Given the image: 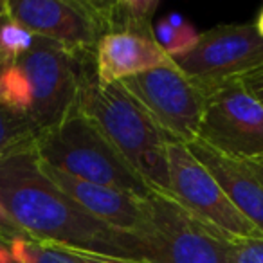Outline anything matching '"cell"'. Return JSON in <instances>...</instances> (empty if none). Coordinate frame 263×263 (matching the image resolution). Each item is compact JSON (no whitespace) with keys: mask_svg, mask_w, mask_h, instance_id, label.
<instances>
[{"mask_svg":"<svg viewBox=\"0 0 263 263\" xmlns=\"http://www.w3.org/2000/svg\"><path fill=\"white\" fill-rule=\"evenodd\" d=\"M8 63H9V62H6V60L2 58V56H0V76H2V72H4V69H6V67H8Z\"/></svg>","mask_w":263,"mask_h":263,"instance_id":"484cf974","label":"cell"},{"mask_svg":"<svg viewBox=\"0 0 263 263\" xmlns=\"http://www.w3.org/2000/svg\"><path fill=\"white\" fill-rule=\"evenodd\" d=\"M42 161V159H40ZM45 175L81 209L99 222L114 227L123 233L141 238L148 229V211L144 198L126 191L114 190L108 186H99L87 180L76 179L65 172L52 168L42 161ZM141 241V240H139Z\"/></svg>","mask_w":263,"mask_h":263,"instance_id":"8fae6325","label":"cell"},{"mask_svg":"<svg viewBox=\"0 0 263 263\" xmlns=\"http://www.w3.org/2000/svg\"><path fill=\"white\" fill-rule=\"evenodd\" d=\"M229 263H263V234L231 238Z\"/></svg>","mask_w":263,"mask_h":263,"instance_id":"d6986e66","label":"cell"},{"mask_svg":"<svg viewBox=\"0 0 263 263\" xmlns=\"http://www.w3.org/2000/svg\"><path fill=\"white\" fill-rule=\"evenodd\" d=\"M11 240L13 238L0 233V263H18L11 249Z\"/></svg>","mask_w":263,"mask_h":263,"instance_id":"603a6c76","label":"cell"},{"mask_svg":"<svg viewBox=\"0 0 263 263\" xmlns=\"http://www.w3.org/2000/svg\"><path fill=\"white\" fill-rule=\"evenodd\" d=\"M157 40H148L136 34H103L96 47V74L101 85L121 83L141 72L172 65Z\"/></svg>","mask_w":263,"mask_h":263,"instance_id":"4fadbf2b","label":"cell"},{"mask_svg":"<svg viewBox=\"0 0 263 263\" xmlns=\"http://www.w3.org/2000/svg\"><path fill=\"white\" fill-rule=\"evenodd\" d=\"M155 40L172 60L187 54L197 45L198 33L180 13H170L154 26Z\"/></svg>","mask_w":263,"mask_h":263,"instance_id":"9a60e30c","label":"cell"},{"mask_svg":"<svg viewBox=\"0 0 263 263\" xmlns=\"http://www.w3.org/2000/svg\"><path fill=\"white\" fill-rule=\"evenodd\" d=\"M11 63L26 80L29 117L40 132L76 108L81 87L96 74V52H72L42 36H36L29 52Z\"/></svg>","mask_w":263,"mask_h":263,"instance_id":"5b68a950","label":"cell"},{"mask_svg":"<svg viewBox=\"0 0 263 263\" xmlns=\"http://www.w3.org/2000/svg\"><path fill=\"white\" fill-rule=\"evenodd\" d=\"M6 15H8V11H6V0H4V2L0 0V18H2V16H6Z\"/></svg>","mask_w":263,"mask_h":263,"instance_id":"d4e9b609","label":"cell"},{"mask_svg":"<svg viewBox=\"0 0 263 263\" xmlns=\"http://www.w3.org/2000/svg\"><path fill=\"white\" fill-rule=\"evenodd\" d=\"M38 134L40 130L29 116L0 103V157L20 146L34 143Z\"/></svg>","mask_w":263,"mask_h":263,"instance_id":"2e32d148","label":"cell"},{"mask_svg":"<svg viewBox=\"0 0 263 263\" xmlns=\"http://www.w3.org/2000/svg\"><path fill=\"white\" fill-rule=\"evenodd\" d=\"M0 233L6 234V236H9V238L26 236V234L18 229V226L11 220V216L6 213V209L2 208V205H0Z\"/></svg>","mask_w":263,"mask_h":263,"instance_id":"7402d4cb","label":"cell"},{"mask_svg":"<svg viewBox=\"0 0 263 263\" xmlns=\"http://www.w3.org/2000/svg\"><path fill=\"white\" fill-rule=\"evenodd\" d=\"M36 42V34L27 27L9 18L8 15L0 20V56L6 62H16L20 56L29 52Z\"/></svg>","mask_w":263,"mask_h":263,"instance_id":"ac0fdd59","label":"cell"},{"mask_svg":"<svg viewBox=\"0 0 263 263\" xmlns=\"http://www.w3.org/2000/svg\"><path fill=\"white\" fill-rule=\"evenodd\" d=\"M0 205L34 240L144 263L139 238L90 216L45 175L34 143L0 157Z\"/></svg>","mask_w":263,"mask_h":263,"instance_id":"6da1fadb","label":"cell"},{"mask_svg":"<svg viewBox=\"0 0 263 263\" xmlns=\"http://www.w3.org/2000/svg\"><path fill=\"white\" fill-rule=\"evenodd\" d=\"M8 16L72 52H96L105 34L99 0H6Z\"/></svg>","mask_w":263,"mask_h":263,"instance_id":"30bf717a","label":"cell"},{"mask_svg":"<svg viewBox=\"0 0 263 263\" xmlns=\"http://www.w3.org/2000/svg\"><path fill=\"white\" fill-rule=\"evenodd\" d=\"M62 247V245H60ZM74 254L81 263H139V261H128V259H119V258H110V256H101V254H94V252L88 251H81V249H70V247H63Z\"/></svg>","mask_w":263,"mask_h":263,"instance_id":"44dd1931","label":"cell"},{"mask_svg":"<svg viewBox=\"0 0 263 263\" xmlns=\"http://www.w3.org/2000/svg\"><path fill=\"white\" fill-rule=\"evenodd\" d=\"M99 9H101L105 34L124 33L155 40L152 20L159 9L157 0H114V2L99 0Z\"/></svg>","mask_w":263,"mask_h":263,"instance_id":"5bb4252c","label":"cell"},{"mask_svg":"<svg viewBox=\"0 0 263 263\" xmlns=\"http://www.w3.org/2000/svg\"><path fill=\"white\" fill-rule=\"evenodd\" d=\"M34 146L45 164L76 179L126 191L141 198L150 191V184L80 106L70 110L58 124L40 132Z\"/></svg>","mask_w":263,"mask_h":263,"instance_id":"3957f363","label":"cell"},{"mask_svg":"<svg viewBox=\"0 0 263 263\" xmlns=\"http://www.w3.org/2000/svg\"><path fill=\"white\" fill-rule=\"evenodd\" d=\"M241 85L245 87V90L263 106V63L256 69H252L251 72L243 74L240 78Z\"/></svg>","mask_w":263,"mask_h":263,"instance_id":"ffe728a7","label":"cell"},{"mask_svg":"<svg viewBox=\"0 0 263 263\" xmlns=\"http://www.w3.org/2000/svg\"><path fill=\"white\" fill-rule=\"evenodd\" d=\"M11 249L18 263H81L67 249L29 236L13 238Z\"/></svg>","mask_w":263,"mask_h":263,"instance_id":"e0dca14e","label":"cell"},{"mask_svg":"<svg viewBox=\"0 0 263 263\" xmlns=\"http://www.w3.org/2000/svg\"><path fill=\"white\" fill-rule=\"evenodd\" d=\"M2 18H4V16H2ZM2 18H0V20H2Z\"/></svg>","mask_w":263,"mask_h":263,"instance_id":"4316f807","label":"cell"},{"mask_svg":"<svg viewBox=\"0 0 263 263\" xmlns=\"http://www.w3.org/2000/svg\"><path fill=\"white\" fill-rule=\"evenodd\" d=\"M254 27H256V31H258L259 36L263 38V8L259 9L258 16H256V20H254Z\"/></svg>","mask_w":263,"mask_h":263,"instance_id":"cb8c5ba5","label":"cell"},{"mask_svg":"<svg viewBox=\"0 0 263 263\" xmlns=\"http://www.w3.org/2000/svg\"><path fill=\"white\" fill-rule=\"evenodd\" d=\"M191 154L211 172L238 211L263 233V155L249 159L229 157L195 139Z\"/></svg>","mask_w":263,"mask_h":263,"instance_id":"7c38bea8","label":"cell"},{"mask_svg":"<svg viewBox=\"0 0 263 263\" xmlns=\"http://www.w3.org/2000/svg\"><path fill=\"white\" fill-rule=\"evenodd\" d=\"M144 202V263H229L233 234L191 213L170 191L150 186Z\"/></svg>","mask_w":263,"mask_h":263,"instance_id":"277c9868","label":"cell"},{"mask_svg":"<svg viewBox=\"0 0 263 263\" xmlns=\"http://www.w3.org/2000/svg\"><path fill=\"white\" fill-rule=\"evenodd\" d=\"M170 193L191 213L233 236L263 234L231 202L218 180L191 154L186 143L168 139Z\"/></svg>","mask_w":263,"mask_h":263,"instance_id":"9c48e42d","label":"cell"},{"mask_svg":"<svg viewBox=\"0 0 263 263\" xmlns=\"http://www.w3.org/2000/svg\"><path fill=\"white\" fill-rule=\"evenodd\" d=\"M197 139L229 157H259L263 155V106L240 80L226 81L204 92Z\"/></svg>","mask_w":263,"mask_h":263,"instance_id":"8992f818","label":"cell"},{"mask_svg":"<svg viewBox=\"0 0 263 263\" xmlns=\"http://www.w3.org/2000/svg\"><path fill=\"white\" fill-rule=\"evenodd\" d=\"M121 85L146 108L168 137L186 144L198 137L204 94L175 62L128 78Z\"/></svg>","mask_w":263,"mask_h":263,"instance_id":"ba28073f","label":"cell"},{"mask_svg":"<svg viewBox=\"0 0 263 263\" xmlns=\"http://www.w3.org/2000/svg\"><path fill=\"white\" fill-rule=\"evenodd\" d=\"M78 106L152 187L170 191V137L123 85H101L94 74L81 87Z\"/></svg>","mask_w":263,"mask_h":263,"instance_id":"7a4b0ae2","label":"cell"},{"mask_svg":"<svg viewBox=\"0 0 263 263\" xmlns=\"http://www.w3.org/2000/svg\"><path fill=\"white\" fill-rule=\"evenodd\" d=\"M173 62L204 94L261 65L263 38L254 22L220 24L198 34L197 45Z\"/></svg>","mask_w":263,"mask_h":263,"instance_id":"52a82bcc","label":"cell"}]
</instances>
